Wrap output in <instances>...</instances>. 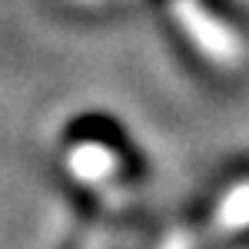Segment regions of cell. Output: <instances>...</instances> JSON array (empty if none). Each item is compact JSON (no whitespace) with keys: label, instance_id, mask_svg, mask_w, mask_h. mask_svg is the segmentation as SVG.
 Here are the masks:
<instances>
[{"label":"cell","instance_id":"7a4b0ae2","mask_svg":"<svg viewBox=\"0 0 249 249\" xmlns=\"http://www.w3.org/2000/svg\"><path fill=\"white\" fill-rule=\"evenodd\" d=\"M216 223L223 230H239L249 223V179L223 196V203L216 210Z\"/></svg>","mask_w":249,"mask_h":249},{"label":"cell","instance_id":"6da1fadb","mask_svg":"<svg viewBox=\"0 0 249 249\" xmlns=\"http://www.w3.org/2000/svg\"><path fill=\"white\" fill-rule=\"evenodd\" d=\"M216 3L219 0H173V20L183 27L199 57L213 60L216 67H239L246 57V40L236 30L230 10Z\"/></svg>","mask_w":249,"mask_h":249}]
</instances>
